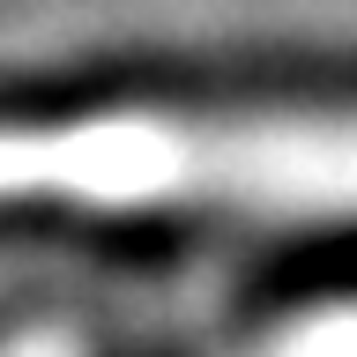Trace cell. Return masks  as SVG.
Returning <instances> with one entry per match:
<instances>
[{"instance_id": "obj_2", "label": "cell", "mask_w": 357, "mask_h": 357, "mask_svg": "<svg viewBox=\"0 0 357 357\" xmlns=\"http://www.w3.org/2000/svg\"><path fill=\"white\" fill-rule=\"evenodd\" d=\"M253 357H357V305L312 312V320H290V328L268 335Z\"/></svg>"}, {"instance_id": "obj_1", "label": "cell", "mask_w": 357, "mask_h": 357, "mask_svg": "<svg viewBox=\"0 0 357 357\" xmlns=\"http://www.w3.org/2000/svg\"><path fill=\"white\" fill-rule=\"evenodd\" d=\"M0 201L357 216L350 112H89L0 127Z\"/></svg>"}]
</instances>
